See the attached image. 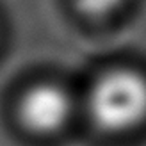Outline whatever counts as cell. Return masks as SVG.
Wrapping results in <instances>:
<instances>
[{
  "label": "cell",
  "instance_id": "cell-3",
  "mask_svg": "<svg viewBox=\"0 0 146 146\" xmlns=\"http://www.w3.org/2000/svg\"><path fill=\"white\" fill-rule=\"evenodd\" d=\"M75 2L82 13L100 16V14H107L112 9H116L123 0H75Z\"/></svg>",
  "mask_w": 146,
  "mask_h": 146
},
{
  "label": "cell",
  "instance_id": "cell-2",
  "mask_svg": "<svg viewBox=\"0 0 146 146\" xmlns=\"http://www.w3.org/2000/svg\"><path fill=\"white\" fill-rule=\"evenodd\" d=\"M18 112L25 127L39 134H48L59 130L68 121L71 102L62 87L38 84L21 96Z\"/></svg>",
  "mask_w": 146,
  "mask_h": 146
},
{
  "label": "cell",
  "instance_id": "cell-1",
  "mask_svg": "<svg viewBox=\"0 0 146 146\" xmlns=\"http://www.w3.org/2000/svg\"><path fill=\"white\" fill-rule=\"evenodd\" d=\"M87 109L96 127L107 132L134 128L146 118V78L132 70H116L93 84Z\"/></svg>",
  "mask_w": 146,
  "mask_h": 146
}]
</instances>
